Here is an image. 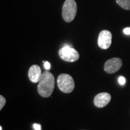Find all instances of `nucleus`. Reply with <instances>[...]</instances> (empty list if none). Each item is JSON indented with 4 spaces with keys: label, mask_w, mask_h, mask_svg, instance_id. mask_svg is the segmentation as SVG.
I'll return each instance as SVG.
<instances>
[{
    "label": "nucleus",
    "mask_w": 130,
    "mask_h": 130,
    "mask_svg": "<svg viewBox=\"0 0 130 130\" xmlns=\"http://www.w3.org/2000/svg\"><path fill=\"white\" fill-rule=\"evenodd\" d=\"M6 103V100L4 96L2 95L0 96V110H2L3 108L4 107V105Z\"/></svg>",
    "instance_id": "nucleus-10"
},
{
    "label": "nucleus",
    "mask_w": 130,
    "mask_h": 130,
    "mask_svg": "<svg viewBox=\"0 0 130 130\" xmlns=\"http://www.w3.org/2000/svg\"><path fill=\"white\" fill-rule=\"evenodd\" d=\"M77 4L75 0H66L62 7V16L66 22H71L75 18Z\"/></svg>",
    "instance_id": "nucleus-2"
},
{
    "label": "nucleus",
    "mask_w": 130,
    "mask_h": 130,
    "mask_svg": "<svg viewBox=\"0 0 130 130\" xmlns=\"http://www.w3.org/2000/svg\"><path fill=\"white\" fill-rule=\"evenodd\" d=\"M123 32L126 35H130V27H127L123 30Z\"/></svg>",
    "instance_id": "nucleus-13"
},
{
    "label": "nucleus",
    "mask_w": 130,
    "mask_h": 130,
    "mask_svg": "<svg viewBox=\"0 0 130 130\" xmlns=\"http://www.w3.org/2000/svg\"><path fill=\"white\" fill-rule=\"evenodd\" d=\"M111 95L107 92H102L96 95L94 98V104L98 108H102L106 106L111 101Z\"/></svg>",
    "instance_id": "nucleus-7"
},
{
    "label": "nucleus",
    "mask_w": 130,
    "mask_h": 130,
    "mask_svg": "<svg viewBox=\"0 0 130 130\" xmlns=\"http://www.w3.org/2000/svg\"><path fill=\"white\" fill-rule=\"evenodd\" d=\"M58 54L63 60L68 62H74L77 61L79 57L78 52L69 46L61 48L58 51Z\"/></svg>",
    "instance_id": "nucleus-4"
},
{
    "label": "nucleus",
    "mask_w": 130,
    "mask_h": 130,
    "mask_svg": "<svg viewBox=\"0 0 130 130\" xmlns=\"http://www.w3.org/2000/svg\"><path fill=\"white\" fill-rule=\"evenodd\" d=\"M44 66L45 69L47 70H49L50 69V68H51V64H50V63H49L48 61H46V62H45Z\"/></svg>",
    "instance_id": "nucleus-14"
},
{
    "label": "nucleus",
    "mask_w": 130,
    "mask_h": 130,
    "mask_svg": "<svg viewBox=\"0 0 130 130\" xmlns=\"http://www.w3.org/2000/svg\"><path fill=\"white\" fill-rule=\"evenodd\" d=\"M0 130H2V126H0Z\"/></svg>",
    "instance_id": "nucleus-15"
},
{
    "label": "nucleus",
    "mask_w": 130,
    "mask_h": 130,
    "mask_svg": "<svg viewBox=\"0 0 130 130\" xmlns=\"http://www.w3.org/2000/svg\"><path fill=\"white\" fill-rule=\"evenodd\" d=\"M54 87V77L51 72L45 71L42 74L37 86L39 94L42 97L48 98L52 95Z\"/></svg>",
    "instance_id": "nucleus-1"
},
{
    "label": "nucleus",
    "mask_w": 130,
    "mask_h": 130,
    "mask_svg": "<svg viewBox=\"0 0 130 130\" xmlns=\"http://www.w3.org/2000/svg\"><path fill=\"white\" fill-rule=\"evenodd\" d=\"M33 128L35 130H42V126L39 123H34Z\"/></svg>",
    "instance_id": "nucleus-12"
},
{
    "label": "nucleus",
    "mask_w": 130,
    "mask_h": 130,
    "mask_svg": "<svg viewBox=\"0 0 130 130\" xmlns=\"http://www.w3.org/2000/svg\"><path fill=\"white\" fill-rule=\"evenodd\" d=\"M118 81L120 84H121V85H123V84H125V83L126 79L124 77L121 76V77H119V78Z\"/></svg>",
    "instance_id": "nucleus-11"
},
{
    "label": "nucleus",
    "mask_w": 130,
    "mask_h": 130,
    "mask_svg": "<svg viewBox=\"0 0 130 130\" xmlns=\"http://www.w3.org/2000/svg\"><path fill=\"white\" fill-rule=\"evenodd\" d=\"M116 3L122 9L130 10V0H116Z\"/></svg>",
    "instance_id": "nucleus-9"
},
{
    "label": "nucleus",
    "mask_w": 130,
    "mask_h": 130,
    "mask_svg": "<svg viewBox=\"0 0 130 130\" xmlns=\"http://www.w3.org/2000/svg\"><path fill=\"white\" fill-rule=\"evenodd\" d=\"M122 61L120 58L115 57L108 60L104 64V70L108 74H114L121 69Z\"/></svg>",
    "instance_id": "nucleus-6"
},
{
    "label": "nucleus",
    "mask_w": 130,
    "mask_h": 130,
    "mask_svg": "<svg viewBox=\"0 0 130 130\" xmlns=\"http://www.w3.org/2000/svg\"><path fill=\"white\" fill-rule=\"evenodd\" d=\"M112 35L108 30H102L100 32L98 39V44L100 48L107 50L111 46Z\"/></svg>",
    "instance_id": "nucleus-5"
},
{
    "label": "nucleus",
    "mask_w": 130,
    "mask_h": 130,
    "mask_svg": "<svg viewBox=\"0 0 130 130\" xmlns=\"http://www.w3.org/2000/svg\"><path fill=\"white\" fill-rule=\"evenodd\" d=\"M42 75L41 69L38 65H32L28 71V78L33 83H36L40 81Z\"/></svg>",
    "instance_id": "nucleus-8"
},
{
    "label": "nucleus",
    "mask_w": 130,
    "mask_h": 130,
    "mask_svg": "<svg viewBox=\"0 0 130 130\" xmlns=\"http://www.w3.org/2000/svg\"><path fill=\"white\" fill-rule=\"evenodd\" d=\"M57 85L61 92L65 93L72 92L75 88V82L72 77L69 74H60L57 78Z\"/></svg>",
    "instance_id": "nucleus-3"
}]
</instances>
